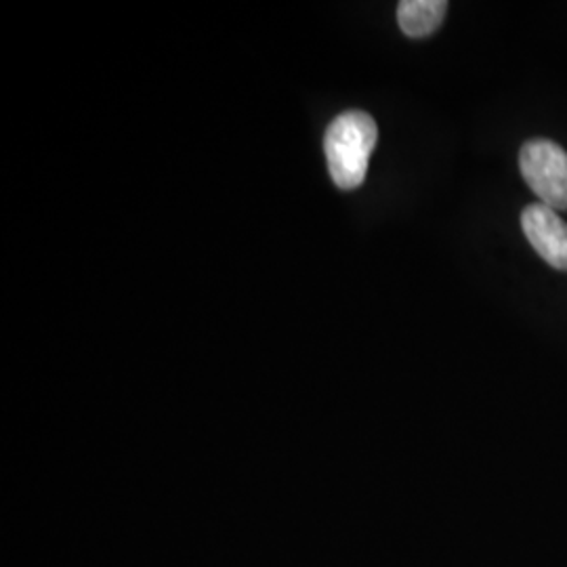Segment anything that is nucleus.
I'll return each instance as SVG.
<instances>
[{"label": "nucleus", "instance_id": "nucleus-1", "mask_svg": "<svg viewBox=\"0 0 567 567\" xmlns=\"http://www.w3.org/2000/svg\"><path fill=\"white\" fill-rule=\"evenodd\" d=\"M377 142V122L365 112L351 110L330 122L326 128L324 152L330 177L337 187L351 192L364 183Z\"/></svg>", "mask_w": 567, "mask_h": 567}, {"label": "nucleus", "instance_id": "nucleus-2", "mask_svg": "<svg viewBox=\"0 0 567 567\" xmlns=\"http://www.w3.org/2000/svg\"><path fill=\"white\" fill-rule=\"evenodd\" d=\"M519 168L532 192L553 210H567V154L548 140H532L519 152Z\"/></svg>", "mask_w": 567, "mask_h": 567}, {"label": "nucleus", "instance_id": "nucleus-3", "mask_svg": "<svg viewBox=\"0 0 567 567\" xmlns=\"http://www.w3.org/2000/svg\"><path fill=\"white\" fill-rule=\"evenodd\" d=\"M527 243L550 267L567 271V224L557 210L543 203L529 204L522 213Z\"/></svg>", "mask_w": 567, "mask_h": 567}, {"label": "nucleus", "instance_id": "nucleus-4", "mask_svg": "<svg viewBox=\"0 0 567 567\" xmlns=\"http://www.w3.org/2000/svg\"><path fill=\"white\" fill-rule=\"evenodd\" d=\"M446 13L444 0H404L398 7V21L405 37L425 39L442 25Z\"/></svg>", "mask_w": 567, "mask_h": 567}]
</instances>
